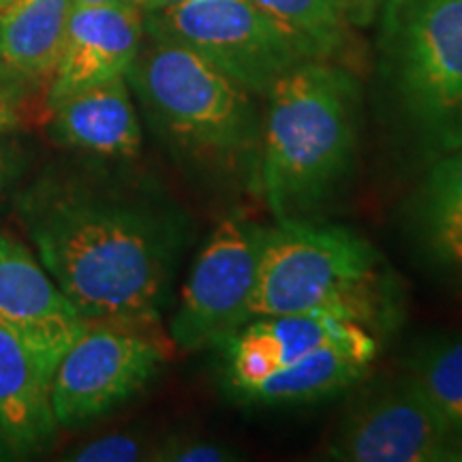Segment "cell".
<instances>
[{"instance_id": "obj_2", "label": "cell", "mask_w": 462, "mask_h": 462, "mask_svg": "<svg viewBox=\"0 0 462 462\" xmlns=\"http://www.w3.org/2000/svg\"><path fill=\"white\" fill-rule=\"evenodd\" d=\"M265 101L257 184L276 221H309L354 170L360 86L337 62L306 60Z\"/></svg>"}, {"instance_id": "obj_12", "label": "cell", "mask_w": 462, "mask_h": 462, "mask_svg": "<svg viewBox=\"0 0 462 462\" xmlns=\"http://www.w3.org/2000/svg\"><path fill=\"white\" fill-rule=\"evenodd\" d=\"M357 328L366 326L330 310L257 317L246 321L238 332L217 346L221 351L225 388L238 401L270 374Z\"/></svg>"}, {"instance_id": "obj_8", "label": "cell", "mask_w": 462, "mask_h": 462, "mask_svg": "<svg viewBox=\"0 0 462 462\" xmlns=\"http://www.w3.org/2000/svg\"><path fill=\"white\" fill-rule=\"evenodd\" d=\"M163 362L165 349L142 328L88 321L51 377L58 426L75 429L123 407L157 377Z\"/></svg>"}, {"instance_id": "obj_1", "label": "cell", "mask_w": 462, "mask_h": 462, "mask_svg": "<svg viewBox=\"0 0 462 462\" xmlns=\"http://www.w3.org/2000/svg\"><path fill=\"white\" fill-rule=\"evenodd\" d=\"M39 262L86 321L157 326L167 309L182 229L152 201L48 170L17 195Z\"/></svg>"}, {"instance_id": "obj_4", "label": "cell", "mask_w": 462, "mask_h": 462, "mask_svg": "<svg viewBox=\"0 0 462 462\" xmlns=\"http://www.w3.org/2000/svg\"><path fill=\"white\" fill-rule=\"evenodd\" d=\"M330 310L366 328L383 321L381 259L346 227L310 221L265 229L251 298V319Z\"/></svg>"}, {"instance_id": "obj_25", "label": "cell", "mask_w": 462, "mask_h": 462, "mask_svg": "<svg viewBox=\"0 0 462 462\" xmlns=\"http://www.w3.org/2000/svg\"><path fill=\"white\" fill-rule=\"evenodd\" d=\"M116 5H135L137 7V0H71V9L116 7Z\"/></svg>"}, {"instance_id": "obj_27", "label": "cell", "mask_w": 462, "mask_h": 462, "mask_svg": "<svg viewBox=\"0 0 462 462\" xmlns=\"http://www.w3.org/2000/svg\"><path fill=\"white\" fill-rule=\"evenodd\" d=\"M11 458H15V456L11 454L9 446H7V443H5L3 435H0V460H11Z\"/></svg>"}, {"instance_id": "obj_19", "label": "cell", "mask_w": 462, "mask_h": 462, "mask_svg": "<svg viewBox=\"0 0 462 462\" xmlns=\"http://www.w3.org/2000/svg\"><path fill=\"white\" fill-rule=\"evenodd\" d=\"M407 379L439 418L462 435V337L424 346L413 357Z\"/></svg>"}, {"instance_id": "obj_9", "label": "cell", "mask_w": 462, "mask_h": 462, "mask_svg": "<svg viewBox=\"0 0 462 462\" xmlns=\"http://www.w3.org/2000/svg\"><path fill=\"white\" fill-rule=\"evenodd\" d=\"M326 454L343 462H462V435L404 379L357 401Z\"/></svg>"}, {"instance_id": "obj_11", "label": "cell", "mask_w": 462, "mask_h": 462, "mask_svg": "<svg viewBox=\"0 0 462 462\" xmlns=\"http://www.w3.org/2000/svg\"><path fill=\"white\" fill-rule=\"evenodd\" d=\"M143 37V11L135 5L71 9L50 75L48 109L90 86L126 78Z\"/></svg>"}, {"instance_id": "obj_13", "label": "cell", "mask_w": 462, "mask_h": 462, "mask_svg": "<svg viewBox=\"0 0 462 462\" xmlns=\"http://www.w3.org/2000/svg\"><path fill=\"white\" fill-rule=\"evenodd\" d=\"M50 137L75 152L101 159H131L142 150L137 118L126 78L90 86L50 107Z\"/></svg>"}, {"instance_id": "obj_7", "label": "cell", "mask_w": 462, "mask_h": 462, "mask_svg": "<svg viewBox=\"0 0 462 462\" xmlns=\"http://www.w3.org/2000/svg\"><path fill=\"white\" fill-rule=\"evenodd\" d=\"M265 229L242 215L225 217L201 246L184 281L170 337L184 351L217 349L251 321V298Z\"/></svg>"}, {"instance_id": "obj_15", "label": "cell", "mask_w": 462, "mask_h": 462, "mask_svg": "<svg viewBox=\"0 0 462 462\" xmlns=\"http://www.w3.org/2000/svg\"><path fill=\"white\" fill-rule=\"evenodd\" d=\"M60 426L51 409V379L31 349L0 326V435L15 458L51 446Z\"/></svg>"}, {"instance_id": "obj_14", "label": "cell", "mask_w": 462, "mask_h": 462, "mask_svg": "<svg viewBox=\"0 0 462 462\" xmlns=\"http://www.w3.org/2000/svg\"><path fill=\"white\" fill-rule=\"evenodd\" d=\"M379 354V340L368 328L317 346L315 351L281 368L238 401L255 407H293L319 402L357 383L371 371Z\"/></svg>"}, {"instance_id": "obj_10", "label": "cell", "mask_w": 462, "mask_h": 462, "mask_svg": "<svg viewBox=\"0 0 462 462\" xmlns=\"http://www.w3.org/2000/svg\"><path fill=\"white\" fill-rule=\"evenodd\" d=\"M0 326L31 349L50 379L88 326L43 263L5 231H0Z\"/></svg>"}, {"instance_id": "obj_5", "label": "cell", "mask_w": 462, "mask_h": 462, "mask_svg": "<svg viewBox=\"0 0 462 462\" xmlns=\"http://www.w3.org/2000/svg\"><path fill=\"white\" fill-rule=\"evenodd\" d=\"M381 22L398 99L446 152L462 137V0H390Z\"/></svg>"}, {"instance_id": "obj_26", "label": "cell", "mask_w": 462, "mask_h": 462, "mask_svg": "<svg viewBox=\"0 0 462 462\" xmlns=\"http://www.w3.org/2000/svg\"><path fill=\"white\" fill-rule=\"evenodd\" d=\"M180 3H184V0H137V7H140L143 14H152V11L173 7V5Z\"/></svg>"}, {"instance_id": "obj_21", "label": "cell", "mask_w": 462, "mask_h": 462, "mask_svg": "<svg viewBox=\"0 0 462 462\" xmlns=\"http://www.w3.org/2000/svg\"><path fill=\"white\" fill-rule=\"evenodd\" d=\"M150 458L165 462H231L240 460V454L210 439L170 437L152 449Z\"/></svg>"}, {"instance_id": "obj_22", "label": "cell", "mask_w": 462, "mask_h": 462, "mask_svg": "<svg viewBox=\"0 0 462 462\" xmlns=\"http://www.w3.org/2000/svg\"><path fill=\"white\" fill-rule=\"evenodd\" d=\"M0 133V201L9 198L28 170V152L17 137Z\"/></svg>"}, {"instance_id": "obj_16", "label": "cell", "mask_w": 462, "mask_h": 462, "mask_svg": "<svg viewBox=\"0 0 462 462\" xmlns=\"http://www.w3.org/2000/svg\"><path fill=\"white\" fill-rule=\"evenodd\" d=\"M71 0H17L0 20V71L17 84L50 78Z\"/></svg>"}, {"instance_id": "obj_20", "label": "cell", "mask_w": 462, "mask_h": 462, "mask_svg": "<svg viewBox=\"0 0 462 462\" xmlns=\"http://www.w3.org/2000/svg\"><path fill=\"white\" fill-rule=\"evenodd\" d=\"M146 439L133 432H112L95 441L84 443L69 452V460L78 462H133L148 458Z\"/></svg>"}, {"instance_id": "obj_3", "label": "cell", "mask_w": 462, "mask_h": 462, "mask_svg": "<svg viewBox=\"0 0 462 462\" xmlns=\"http://www.w3.org/2000/svg\"><path fill=\"white\" fill-rule=\"evenodd\" d=\"M126 82L146 118L178 154L257 180L262 116L255 95L180 43L143 37Z\"/></svg>"}, {"instance_id": "obj_17", "label": "cell", "mask_w": 462, "mask_h": 462, "mask_svg": "<svg viewBox=\"0 0 462 462\" xmlns=\"http://www.w3.org/2000/svg\"><path fill=\"white\" fill-rule=\"evenodd\" d=\"M420 238L439 263L462 270V137L430 167L415 206Z\"/></svg>"}, {"instance_id": "obj_23", "label": "cell", "mask_w": 462, "mask_h": 462, "mask_svg": "<svg viewBox=\"0 0 462 462\" xmlns=\"http://www.w3.org/2000/svg\"><path fill=\"white\" fill-rule=\"evenodd\" d=\"M15 79L0 71V133L17 129L20 123V92Z\"/></svg>"}, {"instance_id": "obj_6", "label": "cell", "mask_w": 462, "mask_h": 462, "mask_svg": "<svg viewBox=\"0 0 462 462\" xmlns=\"http://www.w3.org/2000/svg\"><path fill=\"white\" fill-rule=\"evenodd\" d=\"M146 37L180 43L255 97L309 60L296 39L251 0H184L143 14Z\"/></svg>"}, {"instance_id": "obj_24", "label": "cell", "mask_w": 462, "mask_h": 462, "mask_svg": "<svg viewBox=\"0 0 462 462\" xmlns=\"http://www.w3.org/2000/svg\"><path fill=\"white\" fill-rule=\"evenodd\" d=\"M390 0H345L346 14L354 26H366L383 11Z\"/></svg>"}, {"instance_id": "obj_28", "label": "cell", "mask_w": 462, "mask_h": 462, "mask_svg": "<svg viewBox=\"0 0 462 462\" xmlns=\"http://www.w3.org/2000/svg\"><path fill=\"white\" fill-rule=\"evenodd\" d=\"M15 3H17V0H0V20H3V17L9 14L11 7H14Z\"/></svg>"}, {"instance_id": "obj_18", "label": "cell", "mask_w": 462, "mask_h": 462, "mask_svg": "<svg viewBox=\"0 0 462 462\" xmlns=\"http://www.w3.org/2000/svg\"><path fill=\"white\" fill-rule=\"evenodd\" d=\"M285 28L309 56L330 60L346 54L351 24L345 0H251Z\"/></svg>"}]
</instances>
